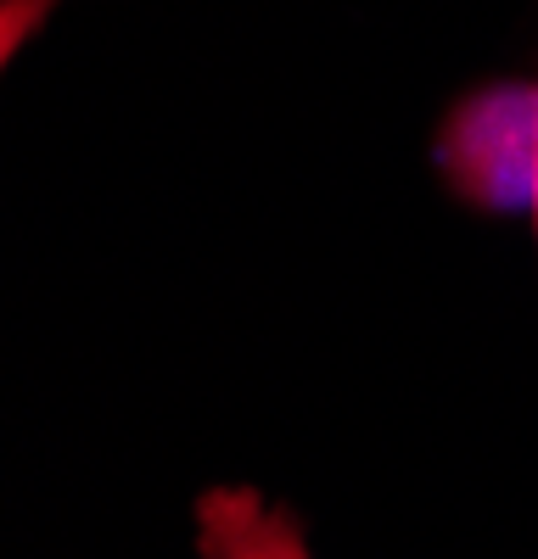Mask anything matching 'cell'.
I'll return each instance as SVG.
<instances>
[{
	"label": "cell",
	"mask_w": 538,
	"mask_h": 559,
	"mask_svg": "<svg viewBox=\"0 0 538 559\" xmlns=\"http://www.w3.org/2000/svg\"><path fill=\"white\" fill-rule=\"evenodd\" d=\"M197 537L202 559H308L297 521L253 487H213L197 503Z\"/></svg>",
	"instance_id": "7a4b0ae2"
},
{
	"label": "cell",
	"mask_w": 538,
	"mask_h": 559,
	"mask_svg": "<svg viewBox=\"0 0 538 559\" xmlns=\"http://www.w3.org/2000/svg\"><path fill=\"white\" fill-rule=\"evenodd\" d=\"M57 7L62 0H0V68L23 51L28 34H39V23L51 17Z\"/></svg>",
	"instance_id": "3957f363"
},
{
	"label": "cell",
	"mask_w": 538,
	"mask_h": 559,
	"mask_svg": "<svg viewBox=\"0 0 538 559\" xmlns=\"http://www.w3.org/2000/svg\"><path fill=\"white\" fill-rule=\"evenodd\" d=\"M437 168L482 213L538 207V84H482L443 118Z\"/></svg>",
	"instance_id": "6da1fadb"
},
{
	"label": "cell",
	"mask_w": 538,
	"mask_h": 559,
	"mask_svg": "<svg viewBox=\"0 0 538 559\" xmlns=\"http://www.w3.org/2000/svg\"><path fill=\"white\" fill-rule=\"evenodd\" d=\"M533 213H538V207H533Z\"/></svg>",
	"instance_id": "277c9868"
}]
</instances>
